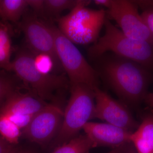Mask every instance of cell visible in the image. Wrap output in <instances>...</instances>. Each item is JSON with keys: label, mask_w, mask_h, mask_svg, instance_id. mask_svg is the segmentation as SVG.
Listing matches in <instances>:
<instances>
[{"label": "cell", "mask_w": 153, "mask_h": 153, "mask_svg": "<svg viewBox=\"0 0 153 153\" xmlns=\"http://www.w3.org/2000/svg\"><path fill=\"white\" fill-rule=\"evenodd\" d=\"M94 147V143L86 135H80L58 146L51 153H88Z\"/></svg>", "instance_id": "2e32d148"}, {"label": "cell", "mask_w": 153, "mask_h": 153, "mask_svg": "<svg viewBox=\"0 0 153 153\" xmlns=\"http://www.w3.org/2000/svg\"><path fill=\"white\" fill-rule=\"evenodd\" d=\"M12 28L7 22L0 21V69L9 71L13 52Z\"/></svg>", "instance_id": "9a60e30c"}, {"label": "cell", "mask_w": 153, "mask_h": 153, "mask_svg": "<svg viewBox=\"0 0 153 153\" xmlns=\"http://www.w3.org/2000/svg\"><path fill=\"white\" fill-rule=\"evenodd\" d=\"M47 104L36 94L22 93L19 88L11 94L0 107V117L14 115L34 116Z\"/></svg>", "instance_id": "7c38bea8"}, {"label": "cell", "mask_w": 153, "mask_h": 153, "mask_svg": "<svg viewBox=\"0 0 153 153\" xmlns=\"http://www.w3.org/2000/svg\"><path fill=\"white\" fill-rule=\"evenodd\" d=\"M141 15L148 28L153 34V10L143 12Z\"/></svg>", "instance_id": "cb8c5ba5"}, {"label": "cell", "mask_w": 153, "mask_h": 153, "mask_svg": "<svg viewBox=\"0 0 153 153\" xmlns=\"http://www.w3.org/2000/svg\"><path fill=\"white\" fill-rule=\"evenodd\" d=\"M24 33L26 47L32 52L49 54L60 62L56 52L55 39L46 22L33 13L24 15L18 24Z\"/></svg>", "instance_id": "30bf717a"}, {"label": "cell", "mask_w": 153, "mask_h": 153, "mask_svg": "<svg viewBox=\"0 0 153 153\" xmlns=\"http://www.w3.org/2000/svg\"><path fill=\"white\" fill-rule=\"evenodd\" d=\"M28 7L32 9L33 13L40 18L44 9V0H27Z\"/></svg>", "instance_id": "7402d4cb"}, {"label": "cell", "mask_w": 153, "mask_h": 153, "mask_svg": "<svg viewBox=\"0 0 153 153\" xmlns=\"http://www.w3.org/2000/svg\"><path fill=\"white\" fill-rule=\"evenodd\" d=\"M132 2L143 12L153 10V0H133Z\"/></svg>", "instance_id": "603a6c76"}, {"label": "cell", "mask_w": 153, "mask_h": 153, "mask_svg": "<svg viewBox=\"0 0 153 153\" xmlns=\"http://www.w3.org/2000/svg\"><path fill=\"white\" fill-rule=\"evenodd\" d=\"M144 100L151 108L153 109V91L148 93L145 97Z\"/></svg>", "instance_id": "4316f807"}, {"label": "cell", "mask_w": 153, "mask_h": 153, "mask_svg": "<svg viewBox=\"0 0 153 153\" xmlns=\"http://www.w3.org/2000/svg\"><path fill=\"white\" fill-rule=\"evenodd\" d=\"M126 144L123 145V146H121L119 147L113 149L112 150L107 153H123Z\"/></svg>", "instance_id": "f546056e"}, {"label": "cell", "mask_w": 153, "mask_h": 153, "mask_svg": "<svg viewBox=\"0 0 153 153\" xmlns=\"http://www.w3.org/2000/svg\"><path fill=\"white\" fill-rule=\"evenodd\" d=\"M77 0H44V9L41 17L47 19L45 21L51 22V19L60 18L63 11L71 10L76 5Z\"/></svg>", "instance_id": "e0dca14e"}, {"label": "cell", "mask_w": 153, "mask_h": 153, "mask_svg": "<svg viewBox=\"0 0 153 153\" xmlns=\"http://www.w3.org/2000/svg\"><path fill=\"white\" fill-rule=\"evenodd\" d=\"M45 22L54 36L57 56L70 84H85L93 89L99 87V75L95 68L57 26L52 22Z\"/></svg>", "instance_id": "8992f818"}, {"label": "cell", "mask_w": 153, "mask_h": 153, "mask_svg": "<svg viewBox=\"0 0 153 153\" xmlns=\"http://www.w3.org/2000/svg\"><path fill=\"white\" fill-rule=\"evenodd\" d=\"M34 116L30 115H14L5 117H7L19 128L23 130L29 125Z\"/></svg>", "instance_id": "44dd1931"}, {"label": "cell", "mask_w": 153, "mask_h": 153, "mask_svg": "<svg viewBox=\"0 0 153 153\" xmlns=\"http://www.w3.org/2000/svg\"><path fill=\"white\" fill-rule=\"evenodd\" d=\"M94 60L99 76L123 101L136 105L144 100L150 83V71L140 64L107 52Z\"/></svg>", "instance_id": "6da1fadb"}, {"label": "cell", "mask_w": 153, "mask_h": 153, "mask_svg": "<svg viewBox=\"0 0 153 153\" xmlns=\"http://www.w3.org/2000/svg\"><path fill=\"white\" fill-rule=\"evenodd\" d=\"M97 5L108 9L111 5V0H94L92 1Z\"/></svg>", "instance_id": "484cf974"}, {"label": "cell", "mask_w": 153, "mask_h": 153, "mask_svg": "<svg viewBox=\"0 0 153 153\" xmlns=\"http://www.w3.org/2000/svg\"><path fill=\"white\" fill-rule=\"evenodd\" d=\"M82 130L96 147H119L130 142L131 132L107 123L88 122Z\"/></svg>", "instance_id": "8fae6325"}, {"label": "cell", "mask_w": 153, "mask_h": 153, "mask_svg": "<svg viewBox=\"0 0 153 153\" xmlns=\"http://www.w3.org/2000/svg\"><path fill=\"white\" fill-rule=\"evenodd\" d=\"M107 13L116 22L119 29L126 36L153 45V34L139 13L138 9L131 1L111 0Z\"/></svg>", "instance_id": "52a82bcc"}, {"label": "cell", "mask_w": 153, "mask_h": 153, "mask_svg": "<svg viewBox=\"0 0 153 153\" xmlns=\"http://www.w3.org/2000/svg\"><path fill=\"white\" fill-rule=\"evenodd\" d=\"M10 153H36L33 151L28 150L22 149H19L16 146L13 150Z\"/></svg>", "instance_id": "f1b7e54d"}, {"label": "cell", "mask_w": 153, "mask_h": 153, "mask_svg": "<svg viewBox=\"0 0 153 153\" xmlns=\"http://www.w3.org/2000/svg\"><path fill=\"white\" fill-rule=\"evenodd\" d=\"M28 8L27 0H0V21L18 24Z\"/></svg>", "instance_id": "5bb4252c"}, {"label": "cell", "mask_w": 153, "mask_h": 153, "mask_svg": "<svg viewBox=\"0 0 153 153\" xmlns=\"http://www.w3.org/2000/svg\"><path fill=\"white\" fill-rule=\"evenodd\" d=\"M8 72L14 73L44 101L52 99L55 92L65 90L70 85L64 74H45L38 71L34 65L32 52L26 47L17 49Z\"/></svg>", "instance_id": "277c9868"}, {"label": "cell", "mask_w": 153, "mask_h": 153, "mask_svg": "<svg viewBox=\"0 0 153 153\" xmlns=\"http://www.w3.org/2000/svg\"><path fill=\"white\" fill-rule=\"evenodd\" d=\"M104 26V35L88 48L89 57L94 59L111 52L153 70V45L128 37L107 18Z\"/></svg>", "instance_id": "7a4b0ae2"}, {"label": "cell", "mask_w": 153, "mask_h": 153, "mask_svg": "<svg viewBox=\"0 0 153 153\" xmlns=\"http://www.w3.org/2000/svg\"><path fill=\"white\" fill-rule=\"evenodd\" d=\"M94 90L95 108L93 118L104 120L131 132L137 129L139 125L125 105L113 98L99 87Z\"/></svg>", "instance_id": "9c48e42d"}, {"label": "cell", "mask_w": 153, "mask_h": 153, "mask_svg": "<svg viewBox=\"0 0 153 153\" xmlns=\"http://www.w3.org/2000/svg\"><path fill=\"white\" fill-rule=\"evenodd\" d=\"M130 142L137 153H153V114L143 117L138 127L131 134Z\"/></svg>", "instance_id": "4fadbf2b"}, {"label": "cell", "mask_w": 153, "mask_h": 153, "mask_svg": "<svg viewBox=\"0 0 153 153\" xmlns=\"http://www.w3.org/2000/svg\"><path fill=\"white\" fill-rule=\"evenodd\" d=\"M91 2L77 0L76 5L68 14L56 20L60 32L74 44H93L99 38L106 13L104 9L88 8Z\"/></svg>", "instance_id": "3957f363"}, {"label": "cell", "mask_w": 153, "mask_h": 153, "mask_svg": "<svg viewBox=\"0 0 153 153\" xmlns=\"http://www.w3.org/2000/svg\"><path fill=\"white\" fill-rule=\"evenodd\" d=\"M16 147V145L11 144L0 136V153H10Z\"/></svg>", "instance_id": "d4e9b609"}, {"label": "cell", "mask_w": 153, "mask_h": 153, "mask_svg": "<svg viewBox=\"0 0 153 153\" xmlns=\"http://www.w3.org/2000/svg\"><path fill=\"white\" fill-rule=\"evenodd\" d=\"M9 72L0 70V107L11 94L19 88L18 77Z\"/></svg>", "instance_id": "d6986e66"}, {"label": "cell", "mask_w": 153, "mask_h": 153, "mask_svg": "<svg viewBox=\"0 0 153 153\" xmlns=\"http://www.w3.org/2000/svg\"><path fill=\"white\" fill-rule=\"evenodd\" d=\"M22 134L21 129L7 117H0V136L11 144L16 145Z\"/></svg>", "instance_id": "ffe728a7"}, {"label": "cell", "mask_w": 153, "mask_h": 153, "mask_svg": "<svg viewBox=\"0 0 153 153\" xmlns=\"http://www.w3.org/2000/svg\"><path fill=\"white\" fill-rule=\"evenodd\" d=\"M70 98L64 110L62 125L53 141V145L56 147L77 136L85 124L93 118L94 89L85 84H70Z\"/></svg>", "instance_id": "5b68a950"}, {"label": "cell", "mask_w": 153, "mask_h": 153, "mask_svg": "<svg viewBox=\"0 0 153 153\" xmlns=\"http://www.w3.org/2000/svg\"><path fill=\"white\" fill-rule=\"evenodd\" d=\"M57 104L47 103L33 116L29 125L23 130L26 138L42 146L55 139L61 127L64 113Z\"/></svg>", "instance_id": "ba28073f"}, {"label": "cell", "mask_w": 153, "mask_h": 153, "mask_svg": "<svg viewBox=\"0 0 153 153\" xmlns=\"http://www.w3.org/2000/svg\"><path fill=\"white\" fill-rule=\"evenodd\" d=\"M32 52L35 67L41 73L51 74H54L52 73L54 71H64L60 62L51 55L46 53Z\"/></svg>", "instance_id": "ac0fdd59"}, {"label": "cell", "mask_w": 153, "mask_h": 153, "mask_svg": "<svg viewBox=\"0 0 153 153\" xmlns=\"http://www.w3.org/2000/svg\"><path fill=\"white\" fill-rule=\"evenodd\" d=\"M123 153H137L131 143L126 145Z\"/></svg>", "instance_id": "83f0119b"}]
</instances>
